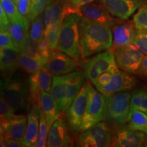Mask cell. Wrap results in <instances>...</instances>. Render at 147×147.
<instances>
[{
    "label": "cell",
    "instance_id": "obj_44",
    "mask_svg": "<svg viewBox=\"0 0 147 147\" xmlns=\"http://www.w3.org/2000/svg\"><path fill=\"white\" fill-rule=\"evenodd\" d=\"M5 146L7 147H23L24 146L23 141L12 138H5L4 141Z\"/></svg>",
    "mask_w": 147,
    "mask_h": 147
},
{
    "label": "cell",
    "instance_id": "obj_22",
    "mask_svg": "<svg viewBox=\"0 0 147 147\" xmlns=\"http://www.w3.org/2000/svg\"><path fill=\"white\" fill-rule=\"evenodd\" d=\"M19 65L22 69L31 75L40 71L46 65V63L40 56H33L24 51H21Z\"/></svg>",
    "mask_w": 147,
    "mask_h": 147
},
{
    "label": "cell",
    "instance_id": "obj_23",
    "mask_svg": "<svg viewBox=\"0 0 147 147\" xmlns=\"http://www.w3.org/2000/svg\"><path fill=\"white\" fill-rule=\"evenodd\" d=\"M64 8L60 3L52 2L47 5L43 13L44 22H45V30L55 25V24L62 21L64 17Z\"/></svg>",
    "mask_w": 147,
    "mask_h": 147
},
{
    "label": "cell",
    "instance_id": "obj_47",
    "mask_svg": "<svg viewBox=\"0 0 147 147\" xmlns=\"http://www.w3.org/2000/svg\"><path fill=\"white\" fill-rule=\"evenodd\" d=\"M146 91H147V90H146Z\"/></svg>",
    "mask_w": 147,
    "mask_h": 147
},
{
    "label": "cell",
    "instance_id": "obj_46",
    "mask_svg": "<svg viewBox=\"0 0 147 147\" xmlns=\"http://www.w3.org/2000/svg\"><path fill=\"white\" fill-rule=\"evenodd\" d=\"M145 146H147V140H146V144H145Z\"/></svg>",
    "mask_w": 147,
    "mask_h": 147
},
{
    "label": "cell",
    "instance_id": "obj_36",
    "mask_svg": "<svg viewBox=\"0 0 147 147\" xmlns=\"http://www.w3.org/2000/svg\"><path fill=\"white\" fill-rule=\"evenodd\" d=\"M134 45L143 54L147 55V30L137 29Z\"/></svg>",
    "mask_w": 147,
    "mask_h": 147
},
{
    "label": "cell",
    "instance_id": "obj_40",
    "mask_svg": "<svg viewBox=\"0 0 147 147\" xmlns=\"http://www.w3.org/2000/svg\"><path fill=\"white\" fill-rule=\"evenodd\" d=\"M116 71H106V72L103 73L102 74H101L98 79L97 80V82H95L94 84L95 87H102V86H105L106 84L109 83L110 81V79L113 76V73L115 72Z\"/></svg>",
    "mask_w": 147,
    "mask_h": 147
},
{
    "label": "cell",
    "instance_id": "obj_31",
    "mask_svg": "<svg viewBox=\"0 0 147 147\" xmlns=\"http://www.w3.org/2000/svg\"><path fill=\"white\" fill-rule=\"evenodd\" d=\"M49 135L47 120L43 110L41 108L40 110V127L38 140L37 142V147H45L47 145V139Z\"/></svg>",
    "mask_w": 147,
    "mask_h": 147
},
{
    "label": "cell",
    "instance_id": "obj_10",
    "mask_svg": "<svg viewBox=\"0 0 147 147\" xmlns=\"http://www.w3.org/2000/svg\"><path fill=\"white\" fill-rule=\"evenodd\" d=\"M79 61L59 50L53 51L45 67L53 75H65L76 71Z\"/></svg>",
    "mask_w": 147,
    "mask_h": 147
},
{
    "label": "cell",
    "instance_id": "obj_33",
    "mask_svg": "<svg viewBox=\"0 0 147 147\" xmlns=\"http://www.w3.org/2000/svg\"><path fill=\"white\" fill-rule=\"evenodd\" d=\"M53 0H32V5L27 19L32 21L44 12L45 9Z\"/></svg>",
    "mask_w": 147,
    "mask_h": 147
},
{
    "label": "cell",
    "instance_id": "obj_15",
    "mask_svg": "<svg viewBox=\"0 0 147 147\" xmlns=\"http://www.w3.org/2000/svg\"><path fill=\"white\" fill-rule=\"evenodd\" d=\"M111 29L113 36V43L111 48L113 50L134 44L137 29L133 21H118Z\"/></svg>",
    "mask_w": 147,
    "mask_h": 147
},
{
    "label": "cell",
    "instance_id": "obj_42",
    "mask_svg": "<svg viewBox=\"0 0 147 147\" xmlns=\"http://www.w3.org/2000/svg\"><path fill=\"white\" fill-rule=\"evenodd\" d=\"M67 5L76 10H80L82 5L91 3L95 0H65Z\"/></svg>",
    "mask_w": 147,
    "mask_h": 147
},
{
    "label": "cell",
    "instance_id": "obj_24",
    "mask_svg": "<svg viewBox=\"0 0 147 147\" xmlns=\"http://www.w3.org/2000/svg\"><path fill=\"white\" fill-rule=\"evenodd\" d=\"M65 75H53L51 94L57 102L61 112L64 113L65 101Z\"/></svg>",
    "mask_w": 147,
    "mask_h": 147
},
{
    "label": "cell",
    "instance_id": "obj_34",
    "mask_svg": "<svg viewBox=\"0 0 147 147\" xmlns=\"http://www.w3.org/2000/svg\"><path fill=\"white\" fill-rule=\"evenodd\" d=\"M53 76V75L45 66L40 70L39 74V87L40 91L50 93L52 86Z\"/></svg>",
    "mask_w": 147,
    "mask_h": 147
},
{
    "label": "cell",
    "instance_id": "obj_26",
    "mask_svg": "<svg viewBox=\"0 0 147 147\" xmlns=\"http://www.w3.org/2000/svg\"><path fill=\"white\" fill-rule=\"evenodd\" d=\"M29 29H27L23 25L19 23H12L8 31L10 32L16 43L17 44L21 51L25 50L27 41L29 39Z\"/></svg>",
    "mask_w": 147,
    "mask_h": 147
},
{
    "label": "cell",
    "instance_id": "obj_8",
    "mask_svg": "<svg viewBox=\"0 0 147 147\" xmlns=\"http://www.w3.org/2000/svg\"><path fill=\"white\" fill-rule=\"evenodd\" d=\"M89 87V82H85L76 98L65 112L66 120L69 128L75 133L80 131L82 119L87 105Z\"/></svg>",
    "mask_w": 147,
    "mask_h": 147
},
{
    "label": "cell",
    "instance_id": "obj_21",
    "mask_svg": "<svg viewBox=\"0 0 147 147\" xmlns=\"http://www.w3.org/2000/svg\"><path fill=\"white\" fill-rule=\"evenodd\" d=\"M40 105L45 115L49 131L57 119L60 117L61 111L57 102L49 92L40 91Z\"/></svg>",
    "mask_w": 147,
    "mask_h": 147
},
{
    "label": "cell",
    "instance_id": "obj_18",
    "mask_svg": "<svg viewBox=\"0 0 147 147\" xmlns=\"http://www.w3.org/2000/svg\"><path fill=\"white\" fill-rule=\"evenodd\" d=\"M40 108L38 104L32 106L27 115V124L23 143L25 147H36L40 127Z\"/></svg>",
    "mask_w": 147,
    "mask_h": 147
},
{
    "label": "cell",
    "instance_id": "obj_37",
    "mask_svg": "<svg viewBox=\"0 0 147 147\" xmlns=\"http://www.w3.org/2000/svg\"><path fill=\"white\" fill-rule=\"evenodd\" d=\"M37 47H38V51L40 55L45 61L46 64H47V61L50 59L51 55H52L53 51L51 49L50 44H49V42L47 38V37H44L43 39L37 45Z\"/></svg>",
    "mask_w": 147,
    "mask_h": 147
},
{
    "label": "cell",
    "instance_id": "obj_17",
    "mask_svg": "<svg viewBox=\"0 0 147 147\" xmlns=\"http://www.w3.org/2000/svg\"><path fill=\"white\" fill-rule=\"evenodd\" d=\"M71 144V138L68 132L67 125L62 118L55 121L49 131L48 147H66Z\"/></svg>",
    "mask_w": 147,
    "mask_h": 147
},
{
    "label": "cell",
    "instance_id": "obj_11",
    "mask_svg": "<svg viewBox=\"0 0 147 147\" xmlns=\"http://www.w3.org/2000/svg\"><path fill=\"white\" fill-rule=\"evenodd\" d=\"M147 136L144 133L127 127L116 128L112 138V146L138 147L145 146Z\"/></svg>",
    "mask_w": 147,
    "mask_h": 147
},
{
    "label": "cell",
    "instance_id": "obj_45",
    "mask_svg": "<svg viewBox=\"0 0 147 147\" xmlns=\"http://www.w3.org/2000/svg\"><path fill=\"white\" fill-rule=\"evenodd\" d=\"M12 1H13L14 3H16L18 2V0H12Z\"/></svg>",
    "mask_w": 147,
    "mask_h": 147
},
{
    "label": "cell",
    "instance_id": "obj_29",
    "mask_svg": "<svg viewBox=\"0 0 147 147\" xmlns=\"http://www.w3.org/2000/svg\"><path fill=\"white\" fill-rule=\"evenodd\" d=\"M131 111L140 110L147 115V91L135 90L131 94L130 100Z\"/></svg>",
    "mask_w": 147,
    "mask_h": 147
},
{
    "label": "cell",
    "instance_id": "obj_38",
    "mask_svg": "<svg viewBox=\"0 0 147 147\" xmlns=\"http://www.w3.org/2000/svg\"><path fill=\"white\" fill-rule=\"evenodd\" d=\"M16 110L2 97L0 98V117L1 121L6 120L15 115Z\"/></svg>",
    "mask_w": 147,
    "mask_h": 147
},
{
    "label": "cell",
    "instance_id": "obj_32",
    "mask_svg": "<svg viewBox=\"0 0 147 147\" xmlns=\"http://www.w3.org/2000/svg\"><path fill=\"white\" fill-rule=\"evenodd\" d=\"M133 23L136 29L147 30V2L140 7L133 16Z\"/></svg>",
    "mask_w": 147,
    "mask_h": 147
},
{
    "label": "cell",
    "instance_id": "obj_41",
    "mask_svg": "<svg viewBox=\"0 0 147 147\" xmlns=\"http://www.w3.org/2000/svg\"><path fill=\"white\" fill-rule=\"evenodd\" d=\"M11 25V22L9 20L8 16L3 10V7L0 5V27L1 31L8 30Z\"/></svg>",
    "mask_w": 147,
    "mask_h": 147
},
{
    "label": "cell",
    "instance_id": "obj_12",
    "mask_svg": "<svg viewBox=\"0 0 147 147\" xmlns=\"http://www.w3.org/2000/svg\"><path fill=\"white\" fill-rule=\"evenodd\" d=\"M112 15L127 20L144 3V0H99Z\"/></svg>",
    "mask_w": 147,
    "mask_h": 147
},
{
    "label": "cell",
    "instance_id": "obj_3",
    "mask_svg": "<svg viewBox=\"0 0 147 147\" xmlns=\"http://www.w3.org/2000/svg\"><path fill=\"white\" fill-rule=\"evenodd\" d=\"M29 94L28 83L21 75L14 74L7 80H1V97L16 111L27 107Z\"/></svg>",
    "mask_w": 147,
    "mask_h": 147
},
{
    "label": "cell",
    "instance_id": "obj_9",
    "mask_svg": "<svg viewBox=\"0 0 147 147\" xmlns=\"http://www.w3.org/2000/svg\"><path fill=\"white\" fill-rule=\"evenodd\" d=\"M117 65L121 70L129 74H137L144 54L134 44L117 48L114 50Z\"/></svg>",
    "mask_w": 147,
    "mask_h": 147
},
{
    "label": "cell",
    "instance_id": "obj_39",
    "mask_svg": "<svg viewBox=\"0 0 147 147\" xmlns=\"http://www.w3.org/2000/svg\"><path fill=\"white\" fill-rule=\"evenodd\" d=\"M16 5L22 15L27 18L32 5V0H18Z\"/></svg>",
    "mask_w": 147,
    "mask_h": 147
},
{
    "label": "cell",
    "instance_id": "obj_2",
    "mask_svg": "<svg viewBox=\"0 0 147 147\" xmlns=\"http://www.w3.org/2000/svg\"><path fill=\"white\" fill-rule=\"evenodd\" d=\"M58 44V50L66 53L76 60L82 58L80 50V21L82 17L80 10L66 5Z\"/></svg>",
    "mask_w": 147,
    "mask_h": 147
},
{
    "label": "cell",
    "instance_id": "obj_20",
    "mask_svg": "<svg viewBox=\"0 0 147 147\" xmlns=\"http://www.w3.org/2000/svg\"><path fill=\"white\" fill-rule=\"evenodd\" d=\"M86 76L80 71H73L66 74L65 101L64 113L68 109L71 103L76 98L80 89L85 83Z\"/></svg>",
    "mask_w": 147,
    "mask_h": 147
},
{
    "label": "cell",
    "instance_id": "obj_27",
    "mask_svg": "<svg viewBox=\"0 0 147 147\" xmlns=\"http://www.w3.org/2000/svg\"><path fill=\"white\" fill-rule=\"evenodd\" d=\"M29 37L35 45H38L45 37V22L43 13L32 21L29 27Z\"/></svg>",
    "mask_w": 147,
    "mask_h": 147
},
{
    "label": "cell",
    "instance_id": "obj_30",
    "mask_svg": "<svg viewBox=\"0 0 147 147\" xmlns=\"http://www.w3.org/2000/svg\"><path fill=\"white\" fill-rule=\"evenodd\" d=\"M62 22L63 21L59 22V23L55 24V25H52L51 27L45 30V36L47 37L51 49L53 51L56 50L58 47L61 30Z\"/></svg>",
    "mask_w": 147,
    "mask_h": 147
},
{
    "label": "cell",
    "instance_id": "obj_6",
    "mask_svg": "<svg viewBox=\"0 0 147 147\" xmlns=\"http://www.w3.org/2000/svg\"><path fill=\"white\" fill-rule=\"evenodd\" d=\"M106 96L95 90L90 84L88 102L80 131H84L94 126L98 123L104 121L106 111Z\"/></svg>",
    "mask_w": 147,
    "mask_h": 147
},
{
    "label": "cell",
    "instance_id": "obj_19",
    "mask_svg": "<svg viewBox=\"0 0 147 147\" xmlns=\"http://www.w3.org/2000/svg\"><path fill=\"white\" fill-rule=\"evenodd\" d=\"M21 51L9 48L0 49V68L3 80L10 78L20 67L19 56Z\"/></svg>",
    "mask_w": 147,
    "mask_h": 147
},
{
    "label": "cell",
    "instance_id": "obj_1",
    "mask_svg": "<svg viewBox=\"0 0 147 147\" xmlns=\"http://www.w3.org/2000/svg\"><path fill=\"white\" fill-rule=\"evenodd\" d=\"M80 34L82 59L105 51L113 46L111 27L91 21L83 16L80 21Z\"/></svg>",
    "mask_w": 147,
    "mask_h": 147
},
{
    "label": "cell",
    "instance_id": "obj_35",
    "mask_svg": "<svg viewBox=\"0 0 147 147\" xmlns=\"http://www.w3.org/2000/svg\"><path fill=\"white\" fill-rule=\"evenodd\" d=\"M1 48H9L21 51L8 30L1 31L0 32V49Z\"/></svg>",
    "mask_w": 147,
    "mask_h": 147
},
{
    "label": "cell",
    "instance_id": "obj_25",
    "mask_svg": "<svg viewBox=\"0 0 147 147\" xmlns=\"http://www.w3.org/2000/svg\"><path fill=\"white\" fill-rule=\"evenodd\" d=\"M0 5L3 7L11 23L21 24L26 28L29 29V20L22 15L16 3L12 0H0Z\"/></svg>",
    "mask_w": 147,
    "mask_h": 147
},
{
    "label": "cell",
    "instance_id": "obj_14",
    "mask_svg": "<svg viewBox=\"0 0 147 147\" xmlns=\"http://www.w3.org/2000/svg\"><path fill=\"white\" fill-rule=\"evenodd\" d=\"M82 16H85L96 23L109 25L112 27L119 21L113 18L112 14L100 1H93L91 3L82 5L80 8Z\"/></svg>",
    "mask_w": 147,
    "mask_h": 147
},
{
    "label": "cell",
    "instance_id": "obj_43",
    "mask_svg": "<svg viewBox=\"0 0 147 147\" xmlns=\"http://www.w3.org/2000/svg\"><path fill=\"white\" fill-rule=\"evenodd\" d=\"M137 74H138L143 78L147 80V55L144 57L142 63Z\"/></svg>",
    "mask_w": 147,
    "mask_h": 147
},
{
    "label": "cell",
    "instance_id": "obj_28",
    "mask_svg": "<svg viewBox=\"0 0 147 147\" xmlns=\"http://www.w3.org/2000/svg\"><path fill=\"white\" fill-rule=\"evenodd\" d=\"M127 127L147 134V115L140 110H134Z\"/></svg>",
    "mask_w": 147,
    "mask_h": 147
},
{
    "label": "cell",
    "instance_id": "obj_16",
    "mask_svg": "<svg viewBox=\"0 0 147 147\" xmlns=\"http://www.w3.org/2000/svg\"><path fill=\"white\" fill-rule=\"evenodd\" d=\"M27 124V117L23 115H15L6 120L1 121L0 132L6 138L23 141Z\"/></svg>",
    "mask_w": 147,
    "mask_h": 147
},
{
    "label": "cell",
    "instance_id": "obj_5",
    "mask_svg": "<svg viewBox=\"0 0 147 147\" xmlns=\"http://www.w3.org/2000/svg\"><path fill=\"white\" fill-rule=\"evenodd\" d=\"M86 78L93 84L103 73L108 71H117L119 67L115 59L114 50L112 48L101 52L93 57L84 61L81 64Z\"/></svg>",
    "mask_w": 147,
    "mask_h": 147
},
{
    "label": "cell",
    "instance_id": "obj_13",
    "mask_svg": "<svg viewBox=\"0 0 147 147\" xmlns=\"http://www.w3.org/2000/svg\"><path fill=\"white\" fill-rule=\"evenodd\" d=\"M136 84V79L125 71L118 69L113 73L109 83L105 86L96 87V89L104 95L130 90Z\"/></svg>",
    "mask_w": 147,
    "mask_h": 147
},
{
    "label": "cell",
    "instance_id": "obj_4",
    "mask_svg": "<svg viewBox=\"0 0 147 147\" xmlns=\"http://www.w3.org/2000/svg\"><path fill=\"white\" fill-rule=\"evenodd\" d=\"M106 96V111L104 121L115 126L128 123L131 116L130 100L131 95L121 91Z\"/></svg>",
    "mask_w": 147,
    "mask_h": 147
},
{
    "label": "cell",
    "instance_id": "obj_7",
    "mask_svg": "<svg viewBox=\"0 0 147 147\" xmlns=\"http://www.w3.org/2000/svg\"><path fill=\"white\" fill-rule=\"evenodd\" d=\"M113 135L105 122H100L82 131L78 137V146L82 147H108L111 146Z\"/></svg>",
    "mask_w": 147,
    "mask_h": 147
}]
</instances>
